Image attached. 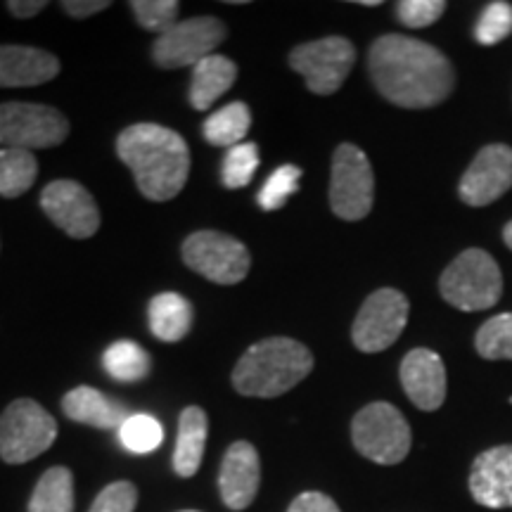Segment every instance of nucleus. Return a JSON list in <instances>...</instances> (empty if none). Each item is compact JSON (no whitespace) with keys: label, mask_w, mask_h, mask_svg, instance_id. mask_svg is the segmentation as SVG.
Instances as JSON below:
<instances>
[{"label":"nucleus","mask_w":512,"mask_h":512,"mask_svg":"<svg viewBox=\"0 0 512 512\" xmlns=\"http://www.w3.org/2000/svg\"><path fill=\"white\" fill-rule=\"evenodd\" d=\"M62 411L69 420L98 427V430H121V425L128 420V408L124 403L93 387H76L64 394Z\"/></svg>","instance_id":"6ab92c4d"},{"label":"nucleus","mask_w":512,"mask_h":512,"mask_svg":"<svg viewBox=\"0 0 512 512\" xmlns=\"http://www.w3.org/2000/svg\"><path fill=\"white\" fill-rule=\"evenodd\" d=\"M57 439V422L41 403L17 399L0 415V458L8 465L29 463Z\"/></svg>","instance_id":"423d86ee"},{"label":"nucleus","mask_w":512,"mask_h":512,"mask_svg":"<svg viewBox=\"0 0 512 512\" xmlns=\"http://www.w3.org/2000/svg\"><path fill=\"white\" fill-rule=\"evenodd\" d=\"M183 512H197V510H183Z\"/></svg>","instance_id":"58836bf2"},{"label":"nucleus","mask_w":512,"mask_h":512,"mask_svg":"<svg viewBox=\"0 0 512 512\" xmlns=\"http://www.w3.org/2000/svg\"><path fill=\"white\" fill-rule=\"evenodd\" d=\"M370 79L382 98L406 110L441 105L453 93V64L430 43L387 34L368 50Z\"/></svg>","instance_id":"f257e3e1"},{"label":"nucleus","mask_w":512,"mask_h":512,"mask_svg":"<svg viewBox=\"0 0 512 512\" xmlns=\"http://www.w3.org/2000/svg\"><path fill=\"white\" fill-rule=\"evenodd\" d=\"M41 207L69 238L88 240L100 228V209L93 195L76 181H53L41 192Z\"/></svg>","instance_id":"ddd939ff"},{"label":"nucleus","mask_w":512,"mask_h":512,"mask_svg":"<svg viewBox=\"0 0 512 512\" xmlns=\"http://www.w3.org/2000/svg\"><path fill=\"white\" fill-rule=\"evenodd\" d=\"M401 384L408 399L420 411H439L446 401V368L430 349L408 351L401 361Z\"/></svg>","instance_id":"dca6fc26"},{"label":"nucleus","mask_w":512,"mask_h":512,"mask_svg":"<svg viewBox=\"0 0 512 512\" xmlns=\"http://www.w3.org/2000/svg\"><path fill=\"white\" fill-rule=\"evenodd\" d=\"M356 62L354 43L342 36L302 43L290 53V67L306 79L311 93L332 95L342 88Z\"/></svg>","instance_id":"9d476101"},{"label":"nucleus","mask_w":512,"mask_h":512,"mask_svg":"<svg viewBox=\"0 0 512 512\" xmlns=\"http://www.w3.org/2000/svg\"><path fill=\"white\" fill-rule=\"evenodd\" d=\"M512 31V5L496 0L486 5L482 17L475 27V41L479 46H496L503 38H508Z\"/></svg>","instance_id":"2f4dec72"},{"label":"nucleus","mask_w":512,"mask_h":512,"mask_svg":"<svg viewBox=\"0 0 512 512\" xmlns=\"http://www.w3.org/2000/svg\"><path fill=\"white\" fill-rule=\"evenodd\" d=\"M138 503V489L131 482H114L100 491L88 512H133Z\"/></svg>","instance_id":"72a5a7b5"},{"label":"nucleus","mask_w":512,"mask_h":512,"mask_svg":"<svg viewBox=\"0 0 512 512\" xmlns=\"http://www.w3.org/2000/svg\"><path fill=\"white\" fill-rule=\"evenodd\" d=\"M107 8H110V0H64L62 3V10L76 19L93 17Z\"/></svg>","instance_id":"c9c22d12"},{"label":"nucleus","mask_w":512,"mask_h":512,"mask_svg":"<svg viewBox=\"0 0 512 512\" xmlns=\"http://www.w3.org/2000/svg\"><path fill=\"white\" fill-rule=\"evenodd\" d=\"M192 318H195L192 304L176 292L157 294L147 309L152 335L162 342H181L192 328Z\"/></svg>","instance_id":"4be33fe9"},{"label":"nucleus","mask_w":512,"mask_h":512,"mask_svg":"<svg viewBox=\"0 0 512 512\" xmlns=\"http://www.w3.org/2000/svg\"><path fill=\"white\" fill-rule=\"evenodd\" d=\"M313 370V356L292 337H268L252 344L233 370V387L242 396L275 399L297 387Z\"/></svg>","instance_id":"7ed1b4c3"},{"label":"nucleus","mask_w":512,"mask_h":512,"mask_svg":"<svg viewBox=\"0 0 512 512\" xmlns=\"http://www.w3.org/2000/svg\"><path fill=\"white\" fill-rule=\"evenodd\" d=\"M69 136V121L60 110L38 102L0 105V145L17 150H46Z\"/></svg>","instance_id":"6e6552de"},{"label":"nucleus","mask_w":512,"mask_h":512,"mask_svg":"<svg viewBox=\"0 0 512 512\" xmlns=\"http://www.w3.org/2000/svg\"><path fill=\"white\" fill-rule=\"evenodd\" d=\"M470 494L491 510H512V444L479 453L470 467Z\"/></svg>","instance_id":"2eb2a0df"},{"label":"nucleus","mask_w":512,"mask_h":512,"mask_svg":"<svg viewBox=\"0 0 512 512\" xmlns=\"http://www.w3.org/2000/svg\"><path fill=\"white\" fill-rule=\"evenodd\" d=\"M408 311H411V306H408L406 294L399 290L384 287V290L370 294L358 311L354 328H351V339H354L356 349L363 354H380V351L392 347L406 328Z\"/></svg>","instance_id":"f8f14e48"},{"label":"nucleus","mask_w":512,"mask_h":512,"mask_svg":"<svg viewBox=\"0 0 512 512\" xmlns=\"http://www.w3.org/2000/svg\"><path fill=\"white\" fill-rule=\"evenodd\" d=\"M131 10L133 15H136L140 27L162 36L178 24L181 3H178V0H133Z\"/></svg>","instance_id":"7c9ffc66"},{"label":"nucleus","mask_w":512,"mask_h":512,"mask_svg":"<svg viewBox=\"0 0 512 512\" xmlns=\"http://www.w3.org/2000/svg\"><path fill=\"white\" fill-rule=\"evenodd\" d=\"M119 159L136 176L147 200H174L190 174V150L181 133L159 124H133L117 138Z\"/></svg>","instance_id":"f03ea898"},{"label":"nucleus","mask_w":512,"mask_h":512,"mask_svg":"<svg viewBox=\"0 0 512 512\" xmlns=\"http://www.w3.org/2000/svg\"><path fill=\"white\" fill-rule=\"evenodd\" d=\"M477 354L486 361H512V313H501L479 328L475 337Z\"/></svg>","instance_id":"bb28decb"},{"label":"nucleus","mask_w":512,"mask_h":512,"mask_svg":"<svg viewBox=\"0 0 512 512\" xmlns=\"http://www.w3.org/2000/svg\"><path fill=\"white\" fill-rule=\"evenodd\" d=\"M121 444H124L131 453H152L162 446L164 441V427L159 425L157 418L147 413L128 415V420L119 430Z\"/></svg>","instance_id":"cd10ccee"},{"label":"nucleus","mask_w":512,"mask_h":512,"mask_svg":"<svg viewBox=\"0 0 512 512\" xmlns=\"http://www.w3.org/2000/svg\"><path fill=\"white\" fill-rule=\"evenodd\" d=\"M256 169H259V147L254 143H240L230 147L221 169L223 185L230 190L245 188V185L252 183Z\"/></svg>","instance_id":"c85d7f7f"},{"label":"nucleus","mask_w":512,"mask_h":512,"mask_svg":"<svg viewBox=\"0 0 512 512\" xmlns=\"http://www.w3.org/2000/svg\"><path fill=\"white\" fill-rule=\"evenodd\" d=\"M29 512H74V477L67 467H50L38 479Z\"/></svg>","instance_id":"5701e85b"},{"label":"nucleus","mask_w":512,"mask_h":512,"mask_svg":"<svg viewBox=\"0 0 512 512\" xmlns=\"http://www.w3.org/2000/svg\"><path fill=\"white\" fill-rule=\"evenodd\" d=\"M238 79V67L235 62L226 55H209L204 57L200 64H195L192 69V81H190V105L197 112L209 110L216 100H221V95H226Z\"/></svg>","instance_id":"aec40b11"},{"label":"nucleus","mask_w":512,"mask_h":512,"mask_svg":"<svg viewBox=\"0 0 512 512\" xmlns=\"http://www.w3.org/2000/svg\"><path fill=\"white\" fill-rule=\"evenodd\" d=\"M441 297L453 309L484 311L498 304L503 294V275L494 256L484 249H467L441 273Z\"/></svg>","instance_id":"20e7f679"},{"label":"nucleus","mask_w":512,"mask_h":512,"mask_svg":"<svg viewBox=\"0 0 512 512\" xmlns=\"http://www.w3.org/2000/svg\"><path fill=\"white\" fill-rule=\"evenodd\" d=\"M60 60L31 46H0V88H31L53 81Z\"/></svg>","instance_id":"a211bd4d"},{"label":"nucleus","mask_w":512,"mask_h":512,"mask_svg":"<svg viewBox=\"0 0 512 512\" xmlns=\"http://www.w3.org/2000/svg\"><path fill=\"white\" fill-rule=\"evenodd\" d=\"M375 176L366 152L356 145L342 143L332 157L330 207L339 219L361 221L373 209Z\"/></svg>","instance_id":"0eeeda50"},{"label":"nucleus","mask_w":512,"mask_h":512,"mask_svg":"<svg viewBox=\"0 0 512 512\" xmlns=\"http://www.w3.org/2000/svg\"><path fill=\"white\" fill-rule=\"evenodd\" d=\"M299 178H302V169L294 164H285L280 169H275L268 181L264 183V188L259 190L256 195V202L264 211H278L283 209L287 200L299 190Z\"/></svg>","instance_id":"c756f323"},{"label":"nucleus","mask_w":512,"mask_h":512,"mask_svg":"<svg viewBox=\"0 0 512 512\" xmlns=\"http://www.w3.org/2000/svg\"><path fill=\"white\" fill-rule=\"evenodd\" d=\"M261 463L256 448L249 441H235L221 463L219 489L223 503L230 510H247L259 494Z\"/></svg>","instance_id":"f3484780"},{"label":"nucleus","mask_w":512,"mask_h":512,"mask_svg":"<svg viewBox=\"0 0 512 512\" xmlns=\"http://www.w3.org/2000/svg\"><path fill=\"white\" fill-rule=\"evenodd\" d=\"M512 188V147L486 145L460 178L458 195L470 207H486Z\"/></svg>","instance_id":"4468645a"},{"label":"nucleus","mask_w":512,"mask_h":512,"mask_svg":"<svg viewBox=\"0 0 512 512\" xmlns=\"http://www.w3.org/2000/svg\"><path fill=\"white\" fill-rule=\"evenodd\" d=\"M503 240H505V245H508V247L512 249V221H510L508 226H505V230H503Z\"/></svg>","instance_id":"4c0bfd02"},{"label":"nucleus","mask_w":512,"mask_h":512,"mask_svg":"<svg viewBox=\"0 0 512 512\" xmlns=\"http://www.w3.org/2000/svg\"><path fill=\"white\" fill-rule=\"evenodd\" d=\"M444 10V0H401V3H396V17L411 29L430 27L444 15Z\"/></svg>","instance_id":"473e14b6"},{"label":"nucleus","mask_w":512,"mask_h":512,"mask_svg":"<svg viewBox=\"0 0 512 512\" xmlns=\"http://www.w3.org/2000/svg\"><path fill=\"white\" fill-rule=\"evenodd\" d=\"M252 126V112L245 102H230V105L221 107L204 121L202 133L209 145L216 147H235L240 145Z\"/></svg>","instance_id":"b1692460"},{"label":"nucleus","mask_w":512,"mask_h":512,"mask_svg":"<svg viewBox=\"0 0 512 512\" xmlns=\"http://www.w3.org/2000/svg\"><path fill=\"white\" fill-rule=\"evenodd\" d=\"M46 5V0H10L8 10L19 19H29L46 10Z\"/></svg>","instance_id":"e433bc0d"},{"label":"nucleus","mask_w":512,"mask_h":512,"mask_svg":"<svg viewBox=\"0 0 512 512\" xmlns=\"http://www.w3.org/2000/svg\"><path fill=\"white\" fill-rule=\"evenodd\" d=\"M38 176L34 152L17 147H0V197H22Z\"/></svg>","instance_id":"393cba45"},{"label":"nucleus","mask_w":512,"mask_h":512,"mask_svg":"<svg viewBox=\"0 0 512 512\" xmlns=\"http://www.w3.org/2000/svg\"><path fill=\"white\" fill-rule=\"evenodd\" d=\"M226 34V24L216 17L183 19L166 34L157 36L152 57L162 69L195 67L204 57L216 53V48L226 41Z\"/></svg>","instance_id":"9b49d317"},{"label":"nucleus","mask_w":512,"mask_h":512,"mask_svg":"<svg viewBox=\"0 0 512 512\" xmlns=\"http://www.w3.org/2000/svg\"><path fill=\"white\" fill-rule=\"evenodd\" d=\"M287 512H342L339 505L330 496L320 494V491H306L292 501Z\"/></svg>","instance_id":"f704fd0d"},{"label":"nucleus","mask_w":512,"mask_h":512,"mask_svg":"<svg viewBox=\"0 0 512 512\" xmlns=\"http://www.w3.org/2000/svg\"><path fill=\"white\" fill-rule=\"evenodd\" d=\"M102 363H105L107 375L114 377L117 382H140L150 373V356H147V351L138 347L136 342H128V339H121V342H114L112 347H107Z\"/></svg>","instance_id":"a878e982"},{"label":"nucleus","mask_w":512,"mask_h":512,"mask_svg":"<svg viewBox=\"0 0 512 512\" xmlns=\"http://www.w3.org/2000/svg\"><path fill=\"white\" fill-rule=\"evenodd\" d=\"M209 420L197 406H188L178 420V437L174 448V470L178 477H195L204 458Z\"/></svg>","instance_id":"412c9836"},{"label":"nucleus","mask_w":512,"mask_h":512,"mask_svg":"<svg viewBox=\"0 0 512 512\" xmlns=\"http://www.w3.org/2000/svg\"><path fill=\"white\" fill-rule=\"evenodd\" d=\"M351 441L363 458L377 465H396L408 456L413 434L408 420L392 403H370L351 422Z\"/></svg>","instance_id":"39448f33"},{"label":"nucleus","mask_w":512,"mask_h":512,"mask_svg":"<svg viewBox=\"0 0 512 512\" xmlns=\"http://www.w3.org/2000/svg\"><path fill=\"white\" fill-rule=\"evenodd\" d=\"M183 261L211 283L238 285L247 278L252 256L240 240L216 230H200L183 242Z\"/></svg>","instance_id":"1a4fd4ad"}]
</instances>
